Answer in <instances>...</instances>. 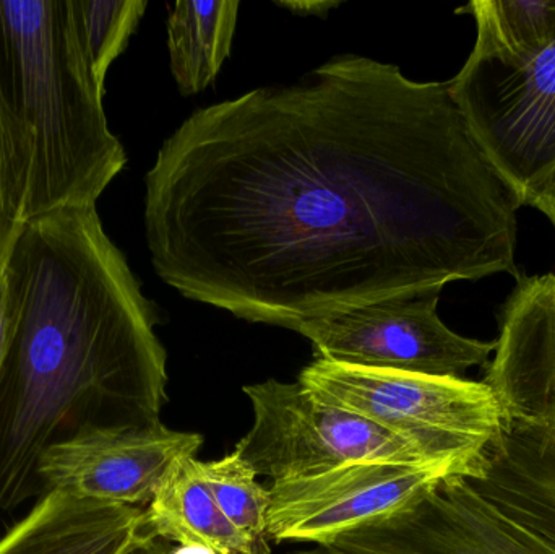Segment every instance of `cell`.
Here are the masks:
<instances>
[{
  "mask_svg": "<svg viewBox=\"0 0 555 554\" xmlns=\"http://www.w3.org/2000/svg\"><path fill=\"white\" fill-rule=\"evenodd\" d=\"M289 554H345L338 552V550L332 549V546H315V549L310 550H299V552H294Z\"/></svg>",
  "mask_w": 555,
  "mask_h": 554,
  "instance_id": "obj_25",
  "label": "cell"
},
{
  "mask_svg": "<svg viewBox=\"0 0 555 554\" xmlns=\"http://www.w3.org/2000/svg\"><path fill=\"white\" fill-rule=\"evenodd\" d=\"M145 182L159 279L257 324L521 275L520 204L449 81L362 55L195 111Z\"/></svg>",
  "mask_w": 555,
  "mask_h": 554,
  "instance_id": "obj_1",
  "label": "cell"
},
{
  "mask_svg": "<svg viewBox=\"0 0 555 554\" xmlns=\"http://www.w3.org/2000/svg\"><path fill=\"white\" fill-rule=\"evenodd\" d=\"M12 340L0 370V514L39 500V459L93 429L162 422L158 314L96 207L26 221L5 263Z\"/></svg>",
  "mask_w": 555,
  "mask_h": 554,
  "instance_id": "obj_2",
  "label": "cell"
},
{
  "mask_svg": "<svg viewBox=\"0 0 555 554\" xmlns=\"http://www.w3.org/2000/svg\"><path fill=\"white\" fill-rule=\"evenodd\" d=\"M204 438L162 422L133 428L93 429L51 446L36 468L39 498L65 493L98 503L142 510L169 465L197 454Z\"/></svg>",
  "mask_w": 555,
  "mask_h": 554,
  "instance_id": "obj_10",
  "label": "cell"
},
{
  "mask_svg": "<svg viewBox=\"0 0 555 554\" xmlns=\"http://www.w3.org/2000/svg\"><path fill=\"white\" fill-rule=\"evenodd\" d=\"M149 539L145 510L48 493L0 537V554H129Z\"/></svg>",
  "mask_w": 555,
  "mask_h": 554,
  "instance_id": "obj_12",
  "label": "cell"
},
{
  "mask_svg": "<svg viewBox=\"0 0 555 554\" xmlns=\"http://www.w3.org/2000/svg\"><path fill=\"white\" fill-rule=\"evenodd\" d=\"M169 552H171V549H169L168 542H165V540L149 539L140 543L129 554H169Z\"/></svg>",
  "mask_w": 555,
  "mask_h": 554,
  "instance_id": "obj_23",
  "label": "cell"
},
{
  "mask_svg": "<svg viewBox=\"0 0 555 554\" xmlns=\"http://www.w3.org/2000/svg\"><path fill=\"white\" fill-rule=\"evenodd\" d=\"M0 93L31 145L26 217L96 207L126 168L70 0H0Z\"/></svg>",
  "mask_w": 555,
  "mask_h": 554,
  "instance_id": "obj_3",
  "label": "cell"
},
{
  "mask_svg": "<svg viewBox=\"0 0 555 554\" xmlns=\"http://www.w3.org/2000/svg\"><path fill=\"white\" fill-rule=\"evenodd\" d=\"M283 9L291 10L297 15H319L326 16L330 10L338 7V0H291V2H276Z\"/></svg>",
  "mask_w": 555,
  "mask_h": 554,
  "instance_id": "obj_22",
  "label": "cell"
},
{
  "mask_svg": "<svg viewBox=\"0 0 555 554\" xmlns=\"http://www.w3.org/2000/svg\"><path fill=\"white\" fill-rule=\"evenodd\" d=\"M328 546L345 554H555L554 542L502 513L463 477L446 478Z\"/></svg>",
  "mask_w": 555,
  "mask_h": 554,
  "instance_id": "obj_9",
  "label": "cell"
},
{
  "mask_svg": "<svg viewBox=\"0 0 555 554\" xmlns=\"http://www.w3.org/2000/svg\"><path fill=\"white\" fill-rule=\"evenodd\" d=\"M440 292L397 296L300 322L319 358L348 366L463 377L486 366L498 342L462 337L437 314Z\"/></svg>",
  "mask_w": 555,
  "mask_h": 554,
  "instance_id": "obj_7",
  "label": "cell"
},
{
  "mask_svg": "<svg viewBox=\"0 0 555 554\" xmlns=\"http://www.w3.org/2000/svg\"><path fill=\"white\" fill-rule=\"evenodd\" d=\"M449 477L460 475L439 465L364 461L275 481L269 488L267 536L278 543L328 546L410 506Z\"/></svg>",
  "mask_w": 555,
  "mask_h": 554,
  "instance_id": "obj_8",
  "label": "cell"
},
{
  "mask_svg": "<svg viewBox=\"0 0 555 554\" xmlns=\"http://www.w3.org/2000/svg\"><path fill=\"white\" fill-rule=\"evenodd\" d=\"M456 13L475 18V55L525 61L555 41V0H475Z\"/></svg>",
  "mask_w": 555,
  "mask_h": 554,
  "instance_id": "obj_16",
  "label": "cell"
},
{
  "mask_svg": "<svg viewBox=\"0 0 555 554\" xmlns=\"http://www.w3.org/2000/svg\"><path fill=\"white\" fill-rule=\"evenodd\" d=\"M244 394L253 405L254 422L234 452L257 477L270 478L273 484L349 462L390 461L452 468L429 461L387 429L320 402L299 381L269 379L244 387Z\"/></svg>",
  "mask_w": 555,
  "mask_h": 554,
  "instance_id": "obj_6",
  "label": "cell"
},
{
  "mask_svg": "<svg viewBox=\"0 0 555 554\" xmlns=\"http://www.w3.org/2000/svg\"><path fill=\"white\" fill-rule=\"evenodd\" d=\"M485 379L505 423L555 433V273L520 275L499 309Z\"/></svg>",
  "mask_w": 555,
  "mask_h": 554,
  "instance_id": "obj_11",
  "label": "cell"
},
{
  "mask_svg": "<svg viewBox=\"0 0 555 554\" xmlns=\"http://www.w3.org/2000/svg\"><path fill=\"white\" fill-rule=\"evenodd\" d=\"M463 478L502 513L555 543V433L505 423Z\"/></svg>",
  "mask_w": 555,
  "mask_h": 554,
  "instance_id": "obj_13",
  "label": "cell"
},
{
  "mask_svg": "<svg viewBox=\"0 0 555 554\" xmlns=\"http://www.w3.org/2000/svg\"><path fill=\"white\" fill-rule=\"evenodd\" d=\"M527 205L540 210L550 218L555 228V169L541 182L540 188L531 194Z\"/></svg>",
  "mask_w": 555,
  "mask_h": 554,
  "instance_id": "obj_21",
  "label": "cell"
},
{
  "mask_svg": "<svg viewBox=\"0 0 555 554\" xmlns=\"http://www.w3.org/2000/svg\"><path fill=\"white\" fill-rule=\"evenodd\" d=\"M450 94L520 207L555 169V41L525 61L469 54Z\"/></svg>",
  "mask_w": 555,
  "mask_h": 554,
  "instance_id": "obj_5",
  "label": "cell"
},
{
  "mask_svg": "<svg viewBox=\"0 0 555 554\" xmlns=\"http://www.w3.org/2000/svg\"><path fill=\"white\" fill-rule=\"evenodd\" d=\"M241 2L179 0L168 18L171 72L185 96L202 93L230 55Z\"/></svg>",
  "mask_w": 555,
  "mask_h": 554,
  "instance_id": "obj_15",
  "label": "cell"
},
{
  "mask_svg": "<svg viewBox=\"0 0 555 554\" xmlns=\"http://www.w3.org/2000/svg\"><path fill=\"white\" fill-rule=\"evenodd\" d=\"M29 137L0 93V270L28 217Z\"/></svg>",
  "mask_w": 555,
  "mask_h": 554,
  "instance_id": "obj_19",
  "label": "cell"
},
{
  "mask_svg": "<svg viewBox=\"0 0 555 554\" xmlns=\"http://www.w3.org/2000/svg\"><path fill=\"white\" fill-rule=\"evenodd\" d=\"M146 7V0H70L85 61L101 90L107 70L129 44Z\"/></svg>",
  "mask_w": 555,
  "mask_h": 554,
  "instance_id": "obj_17",
  "label": "cell"
},
{
  "mask_svg": "<svg viewBox=\"0 0 555 554\" xmlns=\"http://www.w3.org/2000/svg\"><path fill=\"white\" fill-rule=\"evenodd\" d=\"M150 536L218 554H270L250 542L221 513L194 454L176 459L145 510Z\"/></svg>",
  "mask_w": 555,
  "mask_h": 554,
  "instance_id": "obj_14",
  "label": "cell"
},
{
  "mask_svg": "<svg viewBox=\"0 0 555 554\" xmlns=\"http://www.w3.org/2000/svg\"><path fill=\"white\" fill-rule=\"evenodd\" d=\"M202 477L221 513L260 550L270 553L267 542L270 490L257 481L254 468L236 452L201 461Z\"/></svg>",
  "mask_w": 555,
  "mask_h": 554,
  "instance_id": "obj_18",
  "label": "cell"
},
{
  "mask_svg": "<svg viewBox=\"0 0 555 554\" xmlns=\"http://www.w3.org/2000/svg\"><path fill=\"white\" fill-rule=\"evenodd\" d=\"M299 383L320 402L387 429L462 477L505 426L501 402L482 381L371 370L317 358L304 368Z\"/></svg>",
  "mask_w": 555,
  "mask_h": 554,
  "instance_id": "obj_4",
  "label": "cell"
},
{
  "mask_svg": "<svg viewBox=\"0 0 555 554\" xmlns=\"http://www.w3.org/2000/svg\"><path fill=\"white\" fill-rule=\"evenodd\" d=\"M169 554H218L214 550L205 549V546L179 545L178 549L171 550Z\"/></svg>",
  "mask_w": 555,
  "mask_h": 554,
  "instance_id": "obj_24",
  "label": "cell"
},
{
  "mask_svg": "<svg viewBox=\"0 0 555 554\" xmlns=\"http://www.w3.org/2000/svg\"><path fill=\"white\" fill-rule=\"evenodd\" d=\"M7 263V262H5ZM13 311L10 302L9 280H7L5 266L0 270V370L5 361L12 340Z\"/></svg>",
  "mask_w": 555,
  "mask_h": 554,
  "instance_id": "obj_20",
  "label": "cell"
}]
</instances>
